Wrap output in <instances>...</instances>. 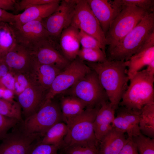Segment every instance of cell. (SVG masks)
<instances>
[{
  "label": "cell",
  "mask_w": 154,
  "mask_h": 154,
  "mask_svg": "<svg viewBox=\"0 0 154 154\" xmlns=\"http://www.w3.org/2000/svg\"><path fill=\"white\" fill-rule=\"evenodd\" d=\"M84 62L96 74L109 101L116 110L128 86V61L107 59L101 62Z\"/></svg>",
  "instance_id": "cell-1"
},
{
  "label": "cell",
  "mask_w": 154,
  "mask_h": 154,
  "mask_svg": "<svg viewBox=\"0 0 154 154\" xmlns=\"http://www.w3.org/2000/svg\"><path fill=\"white\" fill-rule=\"evenodd\" d=\"M154 32V12L147 13L140 22L110 52L108 53L109 60H129Z\"/></svg>",
  "instance_id": "cell-2"
},
{
  "label": "cell",
  "mask_w": 154,
  "mask_h": 154,
  "mask_svg": "<svg viewBox=\"0 0 154 154\" xmlns=\"http://www.w3.org/2000/svg\"><path fill=\"white\" fill-rule=\"evenodd\" d=\"M119 106L140 111L145 106L154 103V75L141 70L130 80Z\"/></svg>",
  "instance_id": "cell-3"
},
{
  "label": "cell",
  "mask_w": 154,
  "mask_h": 154,
  "mask_svg": "<svg viewBox=\"0 0 154 154\" xmlns=\"http://www.w3.org/2000/svg\"><path fill=\"white\" fill-rule=\"evenodd\" d=\"M101 106L86 108L67 121L66 123L68 128L67 133L62 148L73 145H99L95 136L94 123Z\"/></svg>",
  "instance_id": "cell-4"
},
{
  "label": "cell",
  "mask_w": 154,
  "mask_h": 154,
  "mask_svg": "<svg viewBox=\"0 0 154 154\" xmlns=\"http://www.w3.org/2000/svg\"><path fill=\"white\" fill-rule=\"evenodd\" d=\"M120 11L110 24L105 35L108 53L112 50L148 12L135 6L121 7Z\"/></svg>",
  "instance_id": "cell-5"
},
{
  "label": "cell",
  "mask_w": 154,
  "mask_h": 154,
  "mask_svg": "<svg viewBox=\"0 0 154 154\" xmlns=\"http://www.w3.org/2000/svg\"><path fill=\"white\" fill-rule=\"evenodd\" d=\"M54 99L45 100L36 113L21 122V127L25 133L43 137L53 126L64 122L59 104Z\"/></svg>",
  "instance_id": "cell-6"
},
{
  "label": "cell",
  "mask_w": 154,
  "mask_h": 154,
  "mask_svg": "<svg viewBox=\"0 0 154 154\" xmlns=\"http://www.w3.org/2000/svg\"><path fill=\"white\" fill-rule=\"evenodd\" d=\"M66 91L68 95L77 98L84 102L87 108L101 106L109 101L96 74L92 70Z\"/></svg>",
  "instance_id": "cell-7"
},
{
  "label": "cell",
  "mask_w": 154,
  "mask_h": 154,
  "mask_svg": "<svg viewBox=\"0 0 154 154\" xmlns=\"http://www.w3.org/2000/svg\"><path fill=\"white\" fill-rule=\"evenodd\" d=\"M91 70L84 61L77 57L56 77L47 92L45 100L53 99L66 91Z\"/></svg>",
  "instance_id": "cell-8"
},
{
  "label": "cell",
  "mask_w": 154,
  "mask_h": 154,
  "mask_svg": "<svg viewBox=\"0 0 154 154\" xmlns=\"http://www.w3.org/2000/svg\"><path fill=\"white\" fill-rule=\"evenodd\" d=\"M70 25L95 38L105 50L107 42L105 35L87 0H77Z\"/></svg>",
  "instance_id": "cell-9"
},
{
  "label": "cell",
  "mask_w": 154,
  "mask_h": 154,
  "mask_svg": "<svg viewBox=\"0 0 154 154\" xmlns=\"http://www.w3.org/2000/svg\"><path fill=\"white\" fill-rule=\"evenodd\" d=\"M58 40L59 38L49 36L37 43L31 50L35 60L63 70L70 62L62 54Z\"/></svg>",
  "instance_id": "cell-10"
},
{
  "label": "cell",
  "mask_w": 154,
  "mask_h": 154,
  "mask_svg": "<svg viewBox=\"0 0 154 154\" xmlns=\"http://www.w3.org/2000/svg\"><path fill=\"white\" fill-rule=\"evenodd\" d=\"M77 0H62L55 11L42 20V23L51 36L59 38L62 32L70 25Z\"/></svg>",
  "instance_id": "cell-11"
},
{
  "label": "cell",
  "mask_w": 154,
  "mask_h": 154,
  "mask_svg": "<svg viewBox=\"0 0 154 154\" xmlns=\"http://www.w3.org/2000/svg\"><path fill=\"white\" fill-rule=\"evenodd\" d=\"M25 133L21 127L7 133L0 144V154H27L30 148L40 136Z\"/></svg>",
  "instance_id": "cell-12"
},
{
  "label": "cell",
  "mask_w": 154,
  "mask_h": 154,
  "mask_svg": "<svg viewBox=\"0 0 154 154\" xmlns=\"http://www.w3.org/2000/svg\"><path fill=\"white\" fill-rule=\"evenodd\" d=\"M10 24L13 30L16 43L30 50L43 39L50 36L44 27L42 19L31 21L20 26Z\"/></svg>",
  "instance_id": "cell-13"
},
{
  "label": "cell",
  "mask_w": 154,
  "mask_h": 154,
  "mask_svg": "<svg viewBox=\"0 0 154 154\" xmlns=\"http://www.w3.org/2000/svg\"><path fill=\"white\" fill-rule=\"evenodd\" d=\"M3 58L13 73L29 74L35 62L31 50L16 43Z\"/></svg>",
  "instance_id": "cell-14"
},
{
  "label": "cell",
  "mask_w": 154,
  "mask_h": 154,
  "mask_svg": "<svg viewBox=\"0 0 154 154\" xmlns=\"http://www.w3.org/2000/svg\"><path fill=\"white\" fill-rule=\"evenodd\" d=\"M47 91L30 83L21 93L17 96V102L25 118L36 113L44 102Z\"/></svg>",
  "instance_id": "cell-15"
},
{
  "label": "cell",
  "mask_w": 154,
  "mask_h": 154,
  "mask_svg": "<svg viewBox=\"0 0 154 154\" xmlns=\"http://www.w3.org/2000/svg\"><path fill=\"white\" fill-rule=\"evenodd\" d=\"M116 110L117 115L113 121V127L126 133L129 139L141 133L139 123L141 111L134 110L122 106H119Z\"/></svg>",
  "instance_id": "cell-16"
},
{
  "label": "cell",
  "mask_w": 154,
  "mask_h": 154,
  "mask_svg": "<svg viewBox=\"0 0 154 154\" xmlns=\"http://www.w3.org/2000/svg\"><path fill=\"white\" fill-rule=\"evenodd\" d=\"M93 14L98 21L105 35L112 21L121 10L113 2L108 0H87Z\"/></svg>",
  "instance_id": "cell-17"
},
{
  "label": "cell",
  "mask_w": 154,
  "mask_h": 154,
  "mask_svg": "<svg viewBox=\"0 0 154 154\" xmlns=\"http://www.w3.org/2000/svg\"><path fill=\"white\" fill-rule=\"evenodd\" d=\"M80 30L70 25L64 29L59 37L58 43L61 52L70 62L75 60L80 50Z\"/></svg>",
  "instance_id": "cell-18"
},
{
  "label": "cell",
  "mask_w": 154,
  "mask_h": 154,
  "mask_svg": "<svg viewBox=\"0 0 154 154\" xmlns=\"http://www.w3.org/2000/svg\"><path fill=\"white\" fill-rule=\"evenodd\" d=\"M116 110L109 101L99 109L94 123L95 137L99 143L104 136L113 127Z\"/></svg>",
  "instance_id": "cell-19"
},
{
  "label": "cell",
  "mask_w": 154,
  "mask_h": 154,
  "mask_svg": "<svg viewBox=\"0 0 154 154\" xmlns=\"http://www.w3.org/2000/svg\"><path fill=\"white\" fill-rule=\"evenodd\" d=\"M61 71L55 66L41 64L35 60L29 74L30 82L48 91L56 77Z\"/></svg>",
  "instance_id": "cell-20"
},
{
  "label": "cell",
  "mask_w": 154,
  "mask_h": 154,
  "mask_svg": "<svg viewBox=\"0 0 154 154\" xmlns=\"http://www.w3.org/2000/svg\"><path fill=\"white\" fill-rule=\"evenodd\" d=\"M60 1L56 0L48 4L27 8L22 13L15 15V23L13 24L16 26H20L31 21L46 18L55 11Z\"/></svg>",
  "instance_id": "cell-21"
},
{
  "label": "cell",
  "mask_w": 154,
  "mask_h": 154,
  "mask_svg": "<svg viewBox=\"0 0 154 154\" xmlns=\"http://www.w3.org/2000/svg\"><path fill=\"white\" fill-rule=\"evenodd\" d=\"M125 134L113 127L100 141L99 154H119L128 141Z\"/></svg>",
  "instance_id": "cell-22"
},
{
  "label": "cell",
  "mask_w": 154,
  "mask_h": 154,
  "mask_svg": "<svg viewBox=\"0 0 154 154\" xmlns=\"http://www.w3.org/2000/svg\"><path fill=\"white\" fill-rule=\"evenodd\" d=\"M154 61V46L137 52L128 60L129 80L143 67Z\"/></svg>",
  "instance_id": "cell-23"
},
{
  "label": "cell",
  "mask_w": 154,
  "mask_h": 154,
  "mask_svg": "<svg viewBox=\"0 0 154 154\" xmlns=\"http://www.w3.org/2000/svg\"><path fill=\"white\" fill-rule=\"evenodd\" d=\"M59 104L65 123L87 108L86 105L82 101L70 95L62 97Z\"/></svg>",
  "instance_id": "cell-24"
},
{
  "label": "cell",
  "mask_w": 154,
  "mask_h": 154,
  "mask_svg": "<svg viewBox=\"0 0 154 154\" xmlns=\"http://www.w3.org/2000/svg\"><path fill=\"white\" fill-rule=\"evenodd\" d=\"M68 131L66 124L64 122L58 123L50 128L39 141L42 143L53 145L62 148Z\"/></svg>",
  "instance_id": "cell-25"
},
{
  "label": "cell",
  "mask_w": 154,
  "mask_h": 154,
  "mask_svg": "<svg viewBox=\"0 0 154 154\" xmlns=\"http://www.w3.org/2000/svg\"><path fill=\"white\" fill-rule=\"evenodd\" d=\"M139 127L140 132L151 138H154V103L147 105L142 109Z\"/></svg>",
  "instance_id": "cell-26"
},
{
  "label": "cell",
  "mask_w": 154,
  "mask_h": 154,
  "mask_svg": "<svg viewBox=\"0 0 154 154\" xmlns=\"http://www.w3.org/2000/svg\"><path fill=\"white\" fill-rule=\"evenodd\" d=\"M16 42L14 32L10 24L0 22V58H3Z\"/></svg>",
  "instance_id": "cell-27"
},
{
  "label": "cell",
  "mask_w": 154,
  "mask_h": 154,
  "mask_svg": "<svg viewBox=\"0 0 154 154\" xmlns=\"http://www.w3.org/2000/svg\"><path fill=\"white\" fill-rule=\"evenodd\" d=\"M0 114L16 119L20 122L23 121L21 107L17 102L13 100H7L0 98Z\"/></svg>",
  "instance_id": "cell-28"
},
{
  "label": "cell",
  "mask_w": 154,
  "mask_h": 154,
  "mask_svg": "<svg viewBox=\"0 0 154 154\" xmlns=\"http://www.w3.org/2000/svg\"><path fill=\"white\" fill-rule=\"evenodd\" d=\"M77 57L84 62H101L107 60L106 54L100 49L85 48L80 49Z\"/></svg>",
  "instance_id": "cell-29"
},
{
  "label": "cell",
  "mask_w": 154,
  "mask_h": 154,
  "mask_svg": "<svg viewBox=\"0 0 154 154\" xmlns=\"http://www.w3.org/2000/svg\"><path fill=\"white\" fill-rule=\"evenodd\" d=\"M132 140L135 144L139 154H154V139L141 133L133 137Z\"/></svg>",
  "instance_id": "cell-30"
},
{
  "label": "cell",
  "mask_w": 154,
  "mask_h": 154,
  "mask_svg": "<svg viewBox=\"0 0 154 154\" xmlns=\"http://www.w3.org/2000/svg\"><path fill=\"white\" fill-rule=\"evenodd\" d=\"M99 146L94 144L66 146L62 148L63 154H99Z\"/></svg>",
  "instance_id": "cell-31"
},
{
  "label": "cell",
  "mask_w": 154,
  "mask_h": 154,
  "mask_svg": "<svg viewBox=\"0 0 154 154\" xmlns=\"http://www.w3.org/2000/svg\"><path fill=\"white\" fill-rule=\"evenodd\" d=\"M113 1L119 7L133 5L149 12H154L153 0H114Z\"/></svg>",
  "instance_id": "cell-32"
},
{
  "label": "cell",
  "mask_w": 154,
  "mask_h": 154,
  "mask_svg": "<svg viewBox=\"0 0 154 154\" xmlns=\"http://www.w3.org/2000/svg\"><path fill=\"white\" fill-rule=\"evenodd\" d=\"M12 73L15 79L14 92L15 95L17 96L23 92L31 83L29 75L23 73Z\"/></svg>",
  "instance_id": "cell-33"
},
{
  "label": "cell",
  "mask_w": 154,
  "mask_h": 154,
  "mask_svg": "<svg viewBox=\"0 0 154 154\" xmlns=\"http://www.w3.org/2000/svg\"><path fill=\"white\" fill-rule=\"evenodd\" d=\"M79 38L82 47L85 48L100 49L105 54V50L99 42L95 38L80 30Z\"/></svg>",
  "instance_id": "cell-34"
},
{
  "label": "cell",
  "mask_w": 154,
  "mask_h": 154,
  "mask_svg": "<svg viewBox=\"0 0 154 154\" xmlns=\"http://www.w3.org/2000/svg\"><path fill=\"white\" fill-rule=\"evenodd\" d=\"M59 149L57 146L40 143L38 141L33 145L27 154H57Z\"/></svg>",
  "instance_id": "cell-35"
},
{
  "label": "cell",
  "mask_w": 154,
  "mask_h": 154,
  "mask_svg": "<svg viewBox=\"0 0 154 154\" xmlns=\"http://www.w3.org/2000/svg\"><path fill=\"white\" fill-rule=\"evenodd\" d=\"M19 122L16 119L0 114V139H2L5 136L9 129L15 127Z\"/></svg>",
  "instance_id": "cell-36"
},
{
  "label": "cell",
  "mask_w": 154,
  "mask_h": 154,
  "mask_svg": "<svg viewBox=\"0 0 154 154\" xmlns=\"http://www.w3.org/2000/svg\"><path fill=\"white\" fill-rule=\"evenodd\" d=\"M56 0H22L18 1L16 6V11H20L29 7L54 2Z\"/></svg>",
  "instance_id": "cell-37"
},
{
  "label": "cell",
  "mask_w": 154,
  "mask_h": 154,
  "mask_svg": "<svg viewBox=\"0 0 154 154\" xmlns=\"http://www.w3.org/2000/svg\"><path fill=\"white\" fill-rule=\"evenodd\" d=\"M14 81L13 74L9 71L0 80V84L14 92Z\"/></svg>",
  "instance_id": "cell-38"
},
{
  "label": "cell",
  "mask_w": 154,
  "mask_h": 154,
  "mask_svg": "<svg viewBox=\"0 0 154 154\" xmlns=\"http://www.w3.org/2000/svg\"><path fill=\"white\" fill-rule=\"evenodd\" d=\"M119 154H139V153L136 146L132 139L128 138L127 142Z\"/></svg>",
  "instance_id": "cell-39"
},
{
  "label": "cell",
  "mask_w": 154,
  "mask_h": 154,
  "mask_svg": "<svg viewBox=\"0 0 154 154\" xmlns=\"http://www.w3.org/2000/svg\"><path fill=\"white\" fill-rule=\"evenodd\" d=\"M15 15L0 8V22L13 24L15 23Z\"/></svg>",
  "instance_id": "cell-40"
},
{
  "label": "cell",
  "mask_w": 154,
  "mask_h": 154,
  "mask_svg": "<svg viewBox=\"0 0 154 154\" xmlns=\"http://www.w3.org/2000/svg\"><path fill=\"white\" fill-rule=\"evenodd\" d=\"M18 1L0 0V8L5 11H16V6Z\"/></svg>",
  "instance_id": "cell-41"
},
{
  "label": "cell",
  "mask_w": 154,
  "mask_h": 154,
  "mask_svg": "<svg viewBox=\"0 0 154 154\" xmlns=\"http://www.w3.org/2000/svg\"><path fill=\"white\" fill-rule=\"evenodd\" d=\"M154 46V32L152 34L142 45L138 51Z\"/></svg>",
  "instance_id": "cell-42"
},
{
  "label": "cell",
  "mask_w": 154,
  "mask_h": 154,
  "mask_svg": "<svg viewBox=\"0 0 154 154\" xmlns=\"http://www.w3.org/2000/svg\"><path fill=\"white\" fill-rule=\"evenodd\" d=\"M146 69L150 74L154 75V61L152 62L147 66Z\"/></svg>",
  "instance_id": "cell-43"
}]
</instances>
